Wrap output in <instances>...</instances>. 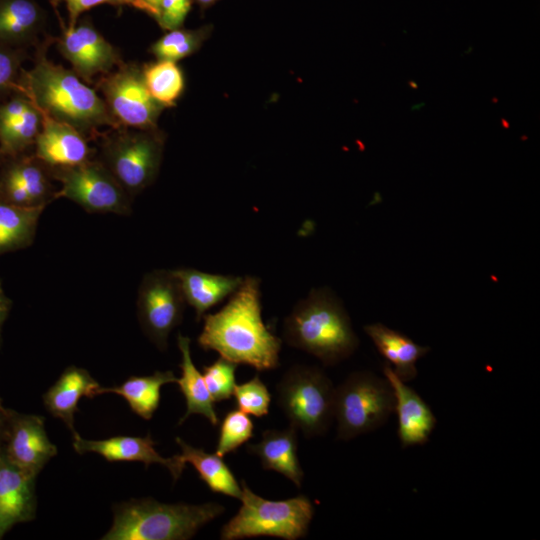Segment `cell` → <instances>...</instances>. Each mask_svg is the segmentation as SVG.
I'll return each mask as SVG.
<instances>
[{
  "label": "cell",
  "instance_id": "5b68a950",
  "mask_svg": "<svg viewBox=\"0 0 540 540\" xmlns=\"http://www.w3.org/2000/svg\"><path fill=\"white\" fill-rule=\"evenodd\" d=\"M242 496L238 512L220 531L222 540L268 536L297 540L307 535L314 516L312 501L305 495L286 500H267L241 481Z\"/></svg>",
  "mask_w": 540,
  "mask_h": 540
},
{
  "label": "cell",
  "instance_id": "e0dca14e",
  "mask_svg": "<svg viewBox=\"0 0 540 540\" xmlns=\"http://www.w3.org/2000/svg\"><path fill=\"white\" fill-rule=\"evenodd\" d=\"M41 129L34 142L35 156L50 169L70 167L87 161V138L73 126L41 113Z\"/></svg>",
  "mask_w": 540,
  "mask_h": 540
},
{
  "label": "cell",
  "instance_id": "7c38bea8",
  "mask_svg": "<svg viewBox=\"0 0 540 540\" xmlns=\"http://www.w3.org/2000/svg\"><path fill=\"white\" fill-rule=\"evenodd\" d=\"M59 53L85 83L103 76L124 64L118 50L85 17L72 28L63 30L56 40Z\"/></svg>",
  "mask_w": 540,
  "mask_h": 540
},
{
  "label": "cell",
  "instance_id": "d590c367",
  "mask_svg": "<svg viewBox=\"0 0 540 540\" xmlns=\"http://www.w3.org/2000/svg\"><path fill=\"white\" fill-rule=\"evenodd\" d=\"M192 6V0H162L156 21L167 30L179 28Z\"/></svg>",
  "mask_w": 540,
  "mask_h": 540
},
{
  "label": "cell",
  "instance_id": "ac0fdd59",
  "mask_svg": "<svg viewBox=\"0 0 540 540\" xmlns=\"http://www.w3.org/2000/svg\"><path fill=\"white\" fill-rule=\"evenodd\" d=\"M99 387V383L86 369L69 366L43 395V403L51 415L64 422L74 437L78 434L74 428L78 403L84 396H97Z\"/></svg>",
  "mask_w": 540,
  "mask_h": 540
},
{
  "label": "cell",
  "instance_id": "d6a6232c",
  "mask_svg": "<svg viewBox=\"0 0 540 540\" xmlns=\"http://www.w3.org/2000/svg\"><path fill=\"white\" fill-rule=\"evenodd\" d=\"M236 363L219 357L210 365L203 366V378L214 402H221L233 396Z\"/></svg>",
  "mask_w": 540,
  "mask_h": 540
},
{
  "label": "cell",
  "instance_id": "52a82bcc",
  "mask_svg": "<svg viewBox=\"0 0 540 540\" xmlns=\"http://www.w3.org/2000/svg\"><path fill=\"white\" fill-rule=\"evenodd\" d=\"M394 405L393 390L385 377L369 371L351 373L335 388L337 439L348 441L378 429L394 412Z\"/></svg>",
  "mask_w": 540,
  "mask_h": 540
},
{
  "label": "cell",
  "instance_id": "4fadbf2b",
  "mask_svg": "<svg viewBox=\"0 0 540 540\" xmlns=\"http://www.w3.org/2000/svg\"><path fill=\"white\" fill-rule=\"evenodd\" d=\"M2 444L14 464L36 476L57 454V447L47 436L45 419L42 416L23 414L11 409L6 437Z\"/></svg>",
  "mask_w": 540,
  "mask_h": 540
},
{
  "label": "cell",
  "instance_id": "d6986e66",
  "mask_svg": "<svg viewBox=\"0 0 540 540\" xmlns=\"http://www.w3.org/2000/svg\"><path fill=\"white\" fill-rule=\"evenodd\" d=\"M173 272L179 281L186 303L195 310L197 321H200L212 307L230 297L240 287L244 278L212 274L193 268H179Z\"/></svg>",
  "mask_w": 540,
  "mask_h": 540
},
{
  "label": "cell",
  "instance_id": "9c48e42d",
  "mask_svg": "<svg viewBox=\"0 0 540 540\" xmlns=\"http://www.w3.org/2000/svg\"><path fill=\"white\" fill-rule=\"evenodd\" d=\"M61 183L55 198L69 199L90 213H131V196L100 160L51 169Z\"/></svg>",
  "mask_w": 540,
  "mask_h": 540
},
{
  "label": "cell",
  "instance_id": "4dcf8cb0",
  "mask_svg": "<svg viewBox=\"0 0 540 540\" xmlns=\"http://www.w3.org/2000/svg\"><path fill=\"white\" fill-rule=\"evenodd\" d=\"M254 424L248 414L234 409L224 416L216 445V454L224 457L235 452L253 436Z\"/></svg>",
  "mask_w": 540,
  "mask_h": 540
},
{
  "label": "cell",
  "instance_id": "4316f807",
  "mask_svg": "<svg viewBox=\"0 0 540 540\" xmlns=\"http://www.w3.org/2000/svg\"><path fill=\"white\" fill-rule=\"evenodd\" d=\"M45 207H18L0 201V255L28 247Z\"/></svg>",
  "mask_w": 540,
  "mask_h": 540
},
{
  "label": "cell",
  "instance_id": "8992f818",
  "mask_svg": "<svg viewBox=\"0 0 540 540\" xmlns=\"http://www.w3.org/2000/svg\"><path fill=\"white\" fill-rule=\"evenodd\" d=\"M276 393L290 426L308 438L327 433L334 419L335 387L323 370L294 365L278 382Z\"/></svg>",
  "mask_w": 540,
  "mask_h": 540
},
{
  "label": "cell",
  "instance_id": "836d02e7",
  "mask_svg": "<svg viewBox=\"0 0 540 540\" xmlns=\"http://www.w3.org/2000/svg\"><path fill=\"white\" fill-rule=\"evenodd\" d=\"M24 59L21 48L0 44V99L16 92Z\"/></svg>",
  "mask_w": 540,
  "mask_h": 540
},
{
  "label": "cell",
  "instance_id": "5bb4252c",
  "mask_svg": "<svg viewBox=\"0 0 540 540\" xmlns=\"http://www.w3.org/2000/svg\"><path fill=\"white\" fill-rule=\"evenodd\" d=\"M36 477L14 464L0 444V539L16 524L35 518Z\"/></svg>",
  "mask_w": 540,
  "mask_h": 540
},
{
  "label": "cell",
  "instance_id": "f35d334b",
  "mask_svg": "<svg viewBox=\"0 0 540 540\" xmlns=\"http://www.w3.org/2000/svg\"><path fill=\"white\" fill-rule=\"evenodd\" d=\"M149 7H151L153 9V11L155 12V19L157 18L158 16V10H159V6L162 2V0H143Z\"/></svg>",
  "mask_w": 540,
  "mask_h": 540
},
{
  "label": "cell",
  "instance_id": "2e32d148",
  "mask_svg": "<svg viewBox=\"0 0 540 540\" xmlns=\"http://www.w3.org/2000/svg\"><path fill=\"white\" fill-rule=\"evenodd\" d=\"M383 374L393 390L397 434L402 448L425 444L437 424L434 413L425 400L393 372L388 363L383 366Z\"/></svg>",
  "mask_w": 540,
  "mask_h": 540
},
{
  "label": "cell",
  "instance_id": "30bf717a",
  "mask_svg": "<svg viewBox=\"0 0 540 540\" xmlns=\"http://www.w3.org/2000/svg\"><path fill=\"white\" fill-rule=\"evenodd\" d=\"M186 304L173 270L158 269L144 275L138 290V319L159 350L167 349L168 337L182 322Z\"/></svg>",
  "mask_w": 540,
  "mask_h": 540
},
{
  "label": "cell",
  "instance_id": "484cf974",
  "mask_svg": "<svg viewBox=\"0 0 540 540\" xmlns=\"http://www.w3.org/2000/svg\"><path fill=\"white\" fill-rule=\"evenodd\" d=\"M5 160L0 175L24 188L36 207H45L55 199L56 191L51 182L53 177L51 169L35 155H19Z\"/></svg>",
  "mask_w": 540,
  "mask_h": 540
},
{
  "label": "cell",
  "instance_id": "ffe728a7",
  "mask_svg": "<svg viewBox=\"0 0 540 540\" xmlns=\"http://www.w3.org/2000/svg\"><path fill=\"white\" fill-rule=\"evenodd\" d=\"M297 431L293 426L283 430H265L261 440L256 444H249L247 449L260 459L263 469L282 474L300 488L304 472L297 454Z\"/></svg>",
  "mask_w": 540,
  "mask_h": 540
},
{
  "label": "cell",
  "instance_id": "44dd1931",
  "mask_svg": "<svg viewBox=\"0 0 540 540\" xmlns=\"http://www.w3.org/2000/svg\"><path fill=\"white\" fill-rule=\"evenodd\" d=\"M364 331L402 381L416 378V363L430 351L429 347L421 346L405 334L381 323L366 325Z\"/></svg>",
  "mask_w": 540,
  "mask_h": 540
},
{
  "label": "cell",
  "instance_id": "6da1fadb",
  "mask_svg": "<svg viewBox=\"0 0 540 540\" xmlns=\"http://www.w3.org/2000/svg\"><path fill=\"white\" fill-rule=\"evenodd\" d=\"M202 318L197 341L203 350H214L220 357L258 371L279 366L282 340L263 322L259 278L244 277L222 309Z\"/></svg>",
  "mask_w": 540,
  "mask_h": 540
},
{
  "label": "cell",
  "instance_id": "e575fe53",
  "mask_svg": "<svg viewBox=\"0 0 540 540\" xmlns=\"http://www.w3.org/2000/svg\"><path fill=\"white\" fill-rule=\"evenodd\" d=\"M57 2H64L66 5L68 11L67 28L74 27L83 12L103 4L132 7L155 18V12L143 0H56L54 4Z\"/></svg>",
  "mask_w": 540,
  "mask_h": 540
},
{
  "label": "cell",
  "instance_id": "277c9868",
  "mask_svg": "<svg viewBox=\"0 0 540 540\" xmlns=\"http://www.w3.org/2000/svg\"><path fill=\"white\" fill-rule=\"evenodd\" d=\"M225 511L217 502L161 503L132 499L114 507L110 530L102 540H186Z\"/></svg>",
  "mask_w": 540,
  "mask_h": 540
},
{
  "label": "cell",
  "instance_id": "f1b7e54d",
  "mask_svg": "<svg viewBox=\"0 0 540 540\" xmlns=\"http://www.w3.org/2000/svg\"><path fill=\"white\" fill-rule=\"evenodd\" d=\"M41 122L40 111L31 103L19 118L0 127V157L7 159L22 155L34 144Z\"/></svg>",
  "mask_w": 540,
  "mask_h": 540
},
{
  "label": "cell",
  "instance_id": "d4e9b609",
  "mask_svg": "<svg viewBox=\"0 0 540 540\" xmlns=\"http://www.w3.org/2000/svg\"><path fill=\"white\" fill-rule=\"evenodd\" d=\"M176 443L181 449L180 458L196 469L200 479L211 491L240 500L242 496L241 485L222 457L216 453L211 454L201 448H196L180 437H176Z\"/></svg>",
  "mask_w": 540,
  "mask_h": 540
},
{
  "label": "cell",
  "instance_id": "9a60e30c",
  "mask_svg": "<svg viewBox=\"0 0 540 540\" xmlns=\"http://www.w3.org/2000/svg\"><path fill=\"white\" fill-rule=\"evenodd\" d=\"M155 445L150 433L145 437L114 436L102 440L84 439L79 434L73 437V448L79 454L97 453L110 462H142L146 468L151 464H160L169 470L175 481L178 480L186 463L179 454L164 458L156 451Z\"/></svg>",
  "mask_w": 540,
  "mask_h": 540
},
{
  "label": "cell",
  "instance_id": "3957f363",
  "mask_svg": "<svg viewBox=\"0 0 540 540\" xmlns=\"http://www.w3.org/2000/svg\"><path fill=\"white\" fill-rule=\"evenodd\" d=\"M283 338L325 366L350 357L359 345L350 317L340 299L327 287L313 288L285 318Z\"/></svg>",
  "mask_w": 540,
  "mask_h": 540
},
{
  "label": "cell",
  "instance_id": "ba28073f",
  "mask_svg": "<svg viewBox=\"0 0 540 540\" xmlns=\"http://www.w3.org/2000/svg\"><path fill=\"white\" fill-rule=\"evenodd\" d=\"M104 136L100 161L132 197L156 179L163 139L155 130L120 127Z\"/></svg>",
  "mask_w": 540,
  "mask_h": 540
},
{
  "label": "cell",
  "instance_id": "1f68e13d",
  "mask_svg": "<svg viewBox=\"0 0 540 540\" xmlns=\"http://www.w3.org/2000/svg\"><path fill=\"white\" fill-rule=\"evenodd\" d=\"M233 396L239 410L248 415L263 417L268 414L271 394L258 375L235 386Z\"/></svg>",
  "mask_w": 540,
  "mask_h": 540
},
{
  "label": "cell",
  "instance_id": "cb8c5ba5",
  "mask_svg": "<svg viewBox=\"0 0 540 540\" xmlns=\"http://www.w3.org/2000/svg\"><path fill=\"white\" fill-rule=\"evenodd\" d=\"M177 379L170 370L155 371L148 376H131L118 386H100L97 395L103 393L120 395L127 401L135 414L149 420L159 407L161 387L169 383H176Z\"/></svg>",
  "mask_w": 540,
  "mask_h": 540
},
{
  "label": "cell",
  "instance_id": "f546056e",
  "mask_svg": "<svg viewBox=\"0 0 540 540\" xmlns=\"http://www.w3.org/2000/svg\"><path fill=\"white\" fill-rule=\"evenodd\" d=\"M205 37V29H173L152 45L151 52L158 60L176 62L194 53Z\"/></svg>",
  "mask_w": 540,
  "mask_h": 540
},
{
  "label": "cell",
  "instance_id": "83f0119b",
  "mask_svg": "<svg viewBox=\"0 0 540 540\" xmlns=\"http://www.w3.org/2000/svg\"><path fill=\"white\" fill-rule=\"evenodd\" d=\"M145 85L151 96L162 106L172 107L184 89V77L176 62L158 60L142 68Z\"/></svg>",
  "mask_w": 540,
  "mask_h": 540
},
{
  "label": "cell",
  "instance_id": "74e56055",
  "mask_svg": "<svg viewBox=\"0 0 540 540\" xmlns=\"http://www.w3.org/2000/svg\"><path fill=\"white\" fill-rule=\"evenodd\" d=\"M9 409L3 407L0 399V444H2L6 437L8 427Z\"/></svg>",
  "mask_w": 540,
  "mask_h": 540
},
{
  "label": "cell",
  "instance_id": "ab89813d",
  "mask_svg": "<svg viewBox=\"0 0 540 540\" xmlns=\"http://www.w3.org/2000/svg\"><path fill=\"white\" fill-rule=\"evenodd\" d=\"M215 1L217 0H197V2L201 5V6H208L212 3H214Z\"/></svg>",
  "mask_w": 540,
  "mask_h": 540
},
{
  "label": "cell",
  "instance_id": "7a4b0ae2",
  "mask_svg": "<svg viewBox=\"0 0 540 540\" xmlns=\"http://www.w3.org/2000/svg\"><path fill=\"white\" fill-rule=\"evenodd\" d=\"M39 50L34 66L22 70L16 93H21L40 113L76 128L86 138L99 135L102 127L120 128L103 98L73 71Z\"/></svg>",
  "mask_w": 540,
  "mask_h": 540
},
{
  "label": "cell",
  "instance_id": "7402d4cb",
  "mask_svg": "<svg viewBox=\"0 0 540 540\" xmlns=\"http://www.w3.org/2000/svg\"><path fill=\"white\" fill-rule=\"evenodd\" d=\"M46 23L35 0H0V44L19 48L36 41Z\"/></svg>",
  "mask_w": 540,
  "mask_h": 540
},
{
  "label": "cell",
  "instance_id": "603a6c76",
  "mask_svg": "<svg viewBox=\"0 0 540 540\" xmlns=\"http://www.w3.org/2000/svg\"><path fill=\"white\" fill-rule=\"evenodd\" d=\"M190 339L181 334L177 337L178 348L181 353V377L177 384L186 400V412L179 420L181 425L192 414L205 417L213 426L219 422L214 401L207 389L202 373L195 367L190 351Z\"/></svg>",
  "mask_w": 540,
  "mask_h": 540
},
{
  "label": "cell",
  "instance_id": "8d00e7d4",
  "mask_svg": "<svg viewBox=\"0 0 540 540\" xmlns=\"http://www.w3.org/2000/svg\"><path fill=\"white\" fill-rule=\"evenodd\" d=\"M12 301L6 296L0 282V345L2 342V326L11 309Z\"/></svg>",
  "mask_w": 540,
  "mask_h": 540
},
{
  "label": "cell",
  "instance_id": "8fae6325",
  "mask_svg": "<svg viewBox=\"0 0 540 540\" xmlns=\"http://www.w3.org/2000/svg\"><path fill=\"white\" fill-rule=\"evenodd\" d=\"M96 88L120 127L155 130L162 107L149 93L142 68L122 64L96 82Z\"/></svg>",
  "mask_w": 540,
  "mask_h": 540
}]
</instances>
